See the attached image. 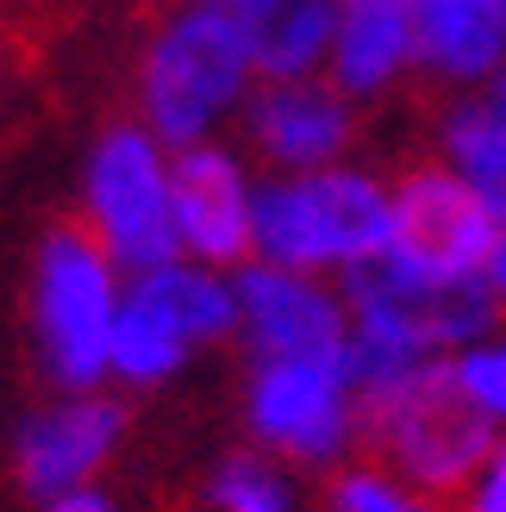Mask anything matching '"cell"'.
Returning <instances> with one entry per match:
<instances>
[{
    "mask_svg": "<svg viewBox=\"0 0 506 512\" xmlns=\"http://www.w3.org/2000/svg\"><path fill=\"white\" fill-rule=\"evenodd\" d=\"M238 19L250 32L263 82H282V75H325L338 0H250Z\"/></svg>",
    "mask_w": 506,
    "mask_h": 512,
    "instance_id": "16",
    "label": "cell"
},
{
    "mask_svg": "<svg viewBox=\"0 0 506 512\" xmlns=\"http://www.w3.org/2000/svg\"><path fill=\"white\" fill-rule=\"evenodd\" d=\"M238 344L250 363H300V356H350V294L332 275L244 263L238 275Z\"/></svg>",
    "mask_w": 506,
    "mask_h": 512,
    "instance_id": "10",
    "label": "cell"
},
{
    "mask_svg": "<svg viewBox=\"0 0 506 512\" xmlns=\"http://www.w3.org/2000/svg\"><path fill=\"white\" fill-rule=\"evenodd\" d=\"M125 269L82 219L50 225L32 263V344L57 394H100L113 381V325Z\"/></svg>",
    "mask_w": 506,
    "mask_h": 512,
    "instance_id": "4",
    "label": "cell"
},
{
    "mask_svg": "<svg viewBox=\"0 0 506 512\" xmlns=\"http://www.w3.org/2000/svg\"><path fill=\"white\" fill-rule=\"evenodd\" d=\"M450 375H457V388L469 394L475 413H482L494 431H506V325L494 338L469 344L463 356H450Z\"/></svg>",
    "mask_w": 506,
    "mask_h": 512,
    "instance_id": "20",
    "label": "cell"
},
{
    "mask_svg": "<svg viewBox=\"0 0 506 512\" xmlns=\"http://www.w3.org/2000/svg\"><path fill=\"white\" fill-rule=\"evenodd\" d=\"M207 506L213 512H300L288 469L275 463V456H263V450L225 456L213 469V481H207Z\"/></svg>",
    "mask_w": 506,
    "mask_h": 512,
    "instance_id": "19",
    "label": "cell"
},
{
    "mask_svg": "<svg viewBox=\"0 0 506 512\" xmlns=\"http://www.w3.org/2000/svg\"><path fill=\"white\" fill-rule=\"evenodd\" d=\"M188 356H194V344L182 331L125 288L119 325H113V381H125V388H163V381L188 369Z\"/></svg>",
    "mask_w": 506,
    "mask_h": 512,
    "instance_id": "17",
    "label": "cell"
},
{
    "mask_svg": "<svg viewBox=\"0 0 506 512\" xmlns=\"http://www.w3.org/2000/svg\"><path fill=\"white\" fill-rule=\"evenodd\" d=\"M213 7H232V13H244V7H250V0H213Z\"/></svg>",
    "mask_w": 506,
    "mask_h": 512,
    "instance_id": "24",
    "label": "cell"
},
{
    "mask_svg": "<svg viewBox=\"0 0 506 512\" xmlns=\"http://www.w3.org/2000/svg\"><path fill=\"white\" fill-rule=\"evenodd\" d=\"M369 400L350 356H300V363H250L244 431L282 469L332 475L363 456Z\"/></svg>",
    "mask_w": 506,
    "mask_h": 512,
    "instance_id": "5",
    "label": "cell"
},
{
    "mask_svg": "<svg viewBox=\"0 0 506 512\" xmlns=\"http://www.w3.org/2000/svg\"><path fill=\"white\" fill-rule=\"evenodd\" d=\"M432 157L450 163L506 219V94L500 88L444 94L432 119Z\"/></svg>",
    "mask_w": 506,
    "mask_h": 512,
    "instance_id": "15",
    "label": "cell"
},
{
    "mask_svg": "<svg viewBox=\"0 0 506 512\" xmlns=\"http://www.w3.org/2000/svg\"><path fill=\"white\" fill-rule=\"evenodd\" d=\"M482 275H488V288H494L500 306H506V219L494 225V250H488V269H482Z\"/></svg>",
    "mask_w": 506,
    "mask_h": 512,
    "instance_id": "23",
    "label": "cell"
},
{
    "mask_svg": "<svg viewBox=\"0 0 506 512\" xmlns=\"http://www.w3.org/2000/svg\"><path fill=\"white\" fill-rule=\"evenodd\" d=\"M394 238V175L332 163L257 182V263L350 281L375 269Z\"/></svg>",
    "mask_w": 506,
    "mask_h": 512,
    "instance_id": "3",
    "label": "cell"
},
{
    "mask_svg": "<svg viewBox=\"0 0 506 512\" xmlns=\"http://www.w3.org/2000/svg\"><path fill=\"white\" fill-rule=\"evenodd\" d=\"M257 182L250 157L225 138L175 150V238L182 256L238 275L257 263Z\"/></svg>",
    "mask_w": 506,
    "mask_h": 512,
    "instance_id": "11",
    "label": "cell"
},
{
    "mask_svg": "<svg viewBox=\"0 0 506 512\" xmlns=\"http://www.w3.org/2000/svg\"><path fill=\"white\" fill-rule=\"evenodd\" d=\"M450 512H506V431H500V444L482 456V469L463 481V494L450 500Z\"/></svg>",
    "mask_w": 506,
    "mask_h": 512,
    "instance_id": "21",
    "label": "cell"
},
{
    "mask_svg": "<svg viewBox=\"0 0 506 512\" xmlns=\"http://www.w3.org/2000/svg\"><path fill=\"white\" fill-rule=\"evenodd\" d=\"M125 444V400L119 394H57L38 406L13 438V475L32 500H50L63 488H82L113 463Z\"/></svg>",
    "mask_w": 506,
    "mask_h": 512,
    "instance_id": "12",
    "label": "cell"
},
{
    "mask_svg": "<svg viewBox=\"0 0 506 512\" xmlns=\"http://www.w3.org/2000/svg\"><path fill=\"white\" fill-rule=\"evenodd\" d=\"M506 75V0H419V82L475 94Z\"/></svg>",
    "mask_w": 506,
    "mask_h": 512,
    "instance_id": "14",
    "label": "cell"
},
{
    "mask_svg": "<svg viewBox=\"0 0 506 512\" xmlns=\"http://www.w3.org/2000/svg\"><path fill=\"white\" fill-rule=\"evenodd\" d=\"M319 512H450V500L425 494L419 481L394 475L388 463H375V456H357V463L325 475Z\"/></svg>",
    "mask_w": 506,
    "mask_h": 512,
    "instance_id": "18",
    "label": "cell"
},
{
    "mask_svg": "<svg viewBox=\"0 0 506 512\" xmlns=\"http://www.w3.org/2000/svg\"><path fill=\"white\" fill-rule=\"evenodd\" d=\"M500 213L450 163L413 157L394 175V238L382 263L432 275V281H463L488 269Z\"/></svg>",
    "mask_w": 506,
    "mask_h": 512,
    "instance_id": "8",
    "label": "cell"
},
{
    "mask_svg": "<svg viewBox=\"0 0 506 512\" xmlns=\"http://www.w3.org/2000/svg\"><path fill=\"white\" fill-rule=\"evenodd\" d=\"M238 125H244V150L263 163V175H300L357 157L363 107L332 75H282V82H257Z\"/></svg>",
    "mask_w": 506,
    "mask_h": 512,
    "instance_id": "9",
    "label": "cell"
},
{
    "mask_svg": "<svg viewBox=\"0 0 506 512\" xmlns=\"http://www.w3.org/2000/svg\"><path fill=\"white\" fill-rule=\"evenodd\" d=\"M350 294V369L363 394L394 388L432 363H450L469 344L494 338L506 325V306L488 288V275L432 281L394 263H375L344 281Z\"/></svg>",
    "mask_w": 506,
    "mask_h": 512,
    "instance_id": "2",
    "label": "cell"
},
{
    "mask_svg": "<svg viewBox=\"0 0 506 512\" xmlns=\"http://www.w3.org/2000/svg\"><path fill=\"white\" fill-rule=\"evenodd\" d=\"M369 400V425H363V456L388 463L394 475L419 481L425 494L457 500L463 481L482 469V456L500 444V431L469 406L457 388L450 363H432L394 388H375Z\"/></svg>",
    "mask_w": 506,
    "mask_h": 512,
    "instance_id": "7",
    "label": "cell"
},
{
    "mask_svg": "<svg viewBox=\"0 0 506 512\" xmlns=\"http://www.w3.org/2000/svg\"><path fill=\"white\" fill-rule=\"evenodd\" d=\"M494 88H500V94H506V75H500V82H494Z\"/></svg>",
    "mask_w": 506,
    "mask_h": 512,
    "instance_id": "25",
    "label": "cell"
},
{
    "mask_svg": "<svg viewBox=\"0 0 506 512\" xmlns=\"http://www.w3.org/2000/svg\"><path fill=\"white\" fill-rule=\"evenodd\" d=\"M38 512H113V494L100 488V481H82V488H63V494L38 500Z\"/></svg>",
    "mask_w": 506,
    "mask_h": 512,
    "instance_id": "22",
    "label": "cell"
},
{
    "mask_svg": "<svg viewBox=\"0 0 506 512\" xmlns=\"http://www.w3.org/2000/svg\"><path fill=\"white\" fill-rule=\"evenodd\" d=\"M263 69L232 7L213 0H144L132 57V113L169 150L207 144L244 113Z\"/></svg>",
    "mask_w": 506,
    "mask_h": 512,
    "instance_id": "1",
    "label": "cell"
},
{
    "mask_svg": "<svg viewBox=\"0 0 506 512\" xmlns=\"http://www.w3.org/2000/svg\"><path fill=\"white\" fill-rule=\"evenodd\" d=\"M325 75L357 107L400 94L419 75V0H338Z\"/></svg>",
    "mask_w": 506,
    "mask_h": 512,
    "instance_id": "13",
    "label": "cell"
},
{
    "mask_svg": "<svg viewBox=\"0 0 506 512\" xmlns=\"http://www.w3.org/2000/svg\"><path fill=\"white\" fill-rule=\"evenodd\" d=\"M82 225L107 244V256L138 275L182 256L175 238V150L132 119H107L82 163Z\"/></svg>",
    "mask_w": 506,
    "mask_h": 512,
    "instance_id": "6",
    "label": "cell"
}]
</instances>
